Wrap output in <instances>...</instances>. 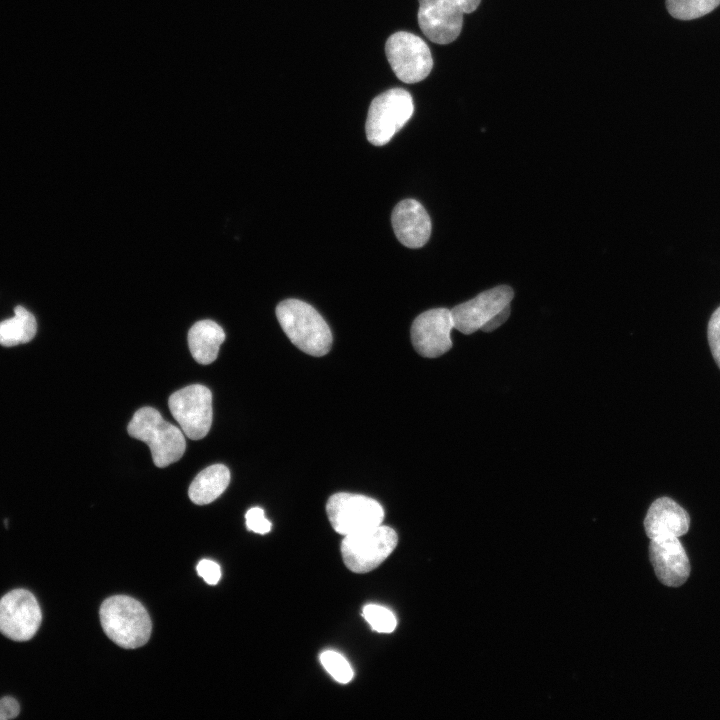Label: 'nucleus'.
I'll return each mask as SVG.
<instances>
[{"label":"nucleus","instance_id":"f257e3e1","mask_svg":"<svg viewBox=\"0 0 720 720\" xmlns=\"http://www.w3.org/2000/svg\"><path fill=\"white\" fill-rule=\"evenodd\" d=\"M278 322L289 340L302 352L321 357L332 346L331 330L310 304L299 299H286L276 307Z\"/></svg>","mask_w":720,"mask_h":720},{"label":"nucleus","instance_id":"f03ea898","mask_svg":"<svg viewBox=\"0 0 720 720\" xmlns=\"http://www.w3.org/2000/svg\"><path fill=\"white\" fill-rule=\"evenodd\" d=\"M99 616L105 634L122 648H138L150 638V616L134 598L126 595L107 598L100 606Z\"/></svg>","mask_w":720,"mask_h":720},{"label":"nucleus","instance_id":"7ed1b4c3","mask_svg":"<svg viewBox=\"0 0 720 720\" xmlns=\"http://www.w3.org/2000/svg\"><path fill=\"white\" fill-rule=\"evenodd\" d=\"M128 434L144 443L151 451L154 464L159 468L178 461L185 452L183 431L165 421L152 407L138 409L127 427Z\"/></svg>","mask_w":720,"mask_h":720},{"label":"nucleus","instance_id":"20e7f679","mask_svg":"<svg viewBox=\"0 0 720 720\" xmlns=\"http://www.w3.org/2000/svg\"><path fill=\"white\" fill-rule=\"evenodd\" d=\"M513 297L514 292L507 285L481 292L451 310L454 328L466 335L477 330H495L508 319Z\"/></svg>","mask_w":720,"mask_h":720},{"label":"nucleus","instance_id":"39448f33","mask_svg":"<svg viewBox=\"0 0 720 720\" xmlns=\"http://www.w3.org/2000/svg\"><path fill=\"white\" fill-rule=\"evenodd\" d=\"M413 112V99L407 90L392 88L379 94L368 109L365 125L367 140L375 146L387 144Z\"/></svg>","mask_w":720,"mask_h":720},{"label":"nucleus","instance_id":"423d86ee","mask_svg":"<svg viewBox=\"0 0 720 720\" xmlns=\"http://www.w3.org/2000/svg\"><path fill=\"white\" fill-rule=\"evenodd\" d=\"M417 20L432 42L445 45L460 35L464 14L474 12L481 0H418Z\"/></svg>","mask_w":720,"mask_h":720},{"label":"nucleus","instance_id":"0eeeda50","mask_svg":"<svg viewBox=\"0 0 720 720\" xmlns=\"http://www.w3.org/2000/svg\"><path fill=\"white\" fill-rule=\"evenodd\" d=\"M398 542L396 532L388 526H376L344 536L341 554L347 568L366 573L377 568L394 551Z\"/></svg>","mask_w":720,"mask_h":720},{"label":"nucleus","instance_id":"6e6552de","mask_svg":"<svg viewBox=\"0 0 720 720\" xmlns=\"http://www.w3.org/2000/svg\"><path fill=\"white\" fill-rule=\"evenodd\" d=\"M326 512L333 529L343 536L379 526L384 519V510L375 499L346 492L333 494Z\"/></svg>","mask_w":720,"mask_h":720},{"label":"nucleus","instance_id":"1a4fd4ad","mask_svg":"<svg viewBox=\"0 0 720 720\" xmlns=\"http://www.w3.org/2000/svg\"><path fill=\"white\" fill-rule=\"evenodd\" d=\"M385 53L391 69L404 83L413 84L424 80L433 68L428 45L410 32L393 33L385 43Z\"/></svg>","mask_w":720,"mask_h":720},{"label":"nucleus","instance_id":"9d476101","mask_svg":"<svg viewBox=\"0 0 720 720\" xmlns=\"http://www.w3.org/2000/svg\"><path fill=\"white\" fill-rule=\"evenodd\" d=\"M168 405L183 433L192 440L204 438L212 424V394L204 385L186 386L169 397Z\"/></svg>","mask_w":720,"mask_h":720},{"label":"nucleus","instance_id":"9b49d317","mask_svg":"<svg viewBox=\"0 0 720 720\" xmlns=\"http://www.w3.org/2000/svg\"><path fill=\"white\" fill-rule=\"evenodd\" d=\"M42 613L35 596L15 589L0 599V632L14 641L30 640L40 627Z\"/></svg>","mask_w":720,"mask_h":720},{"label":"nucleus","instance_id":"f8f14e48","mask_svg":"<svg viewBox=\"0 0 720 720\" xmlns=\"http://www.w3.org/2000/svg\"><path fill=\"white\" fill-rule=\"evenodd\" d=\"M454 323L451 310L434 308L421 313L411 326V341L418 354L436 358L452 347L451 330Z\"/></svg>","mask_w":720,"mask_h":720},{"label":"nucleus","instance_id":"ddd939ff","mask_svg":"<svg viewBox=\"0 0 720 720\" xmlns=\"http://www.w3.org/2000/svg\"><path fill=\"white\" fill-rule=\"evenodd\" d=\"M649 557L657 578L664 585L678 587L687 580L690 564L678 537L651 539Z\"/></svg>","mask_w":720,"mask_h":720},{"label":"nucleus","instance_id":"4468645a","mask_svg":"<svg viewBox=\"0 0 720 720\" xmlns=\"http://www.w3.org/2000/svg\"><path fill=\"white\" fill-rule=\"evenodd\" d=\"M391 222L401 244L420 248L431 235V220L423 205L414 199L400 201L393 209Z\"/></svg>","mask_w":720,"mask_h":720},{"label":"nucleus","instance_id":"2eb2a0df","mask_svg":"<svg viewBox=\"0 0 720 720\" xmlns=\"http://www.w3.org/2000/svg\"><path fill=\"white\" fill-rule=\"evenodd\" d=\"M690 517L687 511L669 497L656 499L644 519L648 538L680 537L688 532Z\"/></svg>","mask_w":720,"mask_h":720},{"label":"nucleus","instance_id":"dca6fc26","mask_svg":"<svg viewBox=\"0 0 720 720\" xmlns=\"http://www.w3.org/2000/svg\"><path fill=\"white\" fill-rule=\"evenodd\" d=\"M188 346L193 358L207 365L216 360L225 333L220 325L212 320L196 322L188 332Z\"/></svg>","mask_w":720,"mask_h":720},{"label":"nucleus","instance_id":"f3484780","mask_svg":"<svg viewBox=\"0 0 720 720\" xmlns=\"http://www.w3.org/2000/svg\"><path fill=\"white\" fill-rule=\"evenodd\" d=\"M229 482V469L223 464H213L194 478L188 489L189 498L197 505L209 504L226 490Z\"/></svg>","mask_w":720,"mask_h":720},{"label":"nucleus","instance_id":"a211bd4d","mask_svg":"<svg viewBox=\"0 0 720 720\" xmlns=\"http://www.w3.org/2000/svg\"><path fill=\"white\" fill-rule=\"evenodd\" d=\"M37 331V323L33 314L18 305L14 308V316L0 322V344L11 347L32 340Z\"/></svg>","mask_w":720,"mask_h":720},{"label":"nucleus","instance_id":"6ab92c4d","mask_svg":"<svg viewBox=\"0 0 720 720\" xmlns=\"http://www.w3.org/2000/svg\"><path fill=\"white\" fill-rule=\"evenodd\" d=\"M720 5V0H666L670 15L680 20L704 16Z\"/></svg>","mask_w":720,"mask_h":720},{"label":"nucleus","instance_id":"aec40b11","mask_svg":"<svg viewBox=\"0 0 720 720\" xmlns=\"http://www.w3.org/2000/svg\"><path fill=\"white\" fill-rule=\"evenodd\" d=\"M320 661L325 670L339 683L346 684L353 678V669L340 653L327 650L321 653Z\"/></svg>","mask_w":720,"mask_h":720},{"label":"nucleus","instance_id":"412c9836","mask_svg":"<svg viewBox=\"0 0 720 720\" xmlns=\"http://www.w3.org/2000/svg\"><path fill=\"white\" fill-rule=\"evenodd\" d=\"M362 615L371 628L379 633H391L397 625L394 614L387 608L368 604L363 608Z\"/></svg>","mask_w":720,"mask_h":720},{"label":"nucleus","instance_id":"4be33fe9","mask_svg":"<svg viewBox=\"0 0 720 720\" xmlns=\"http://www.w3.org/2000/svg\"><path fill=\"white\" fill-rule=\"evenodd\" d=\"M707 337L712 356L720 368V306L710 317L707 328Z\"/></svg>","mask_w":720,"mask_h":720},{"label":"nucleus","instance_id":"5701e85b","mask_svg":"<svg viewBox=\"0 0 720 720\" xmlns=\"http://www.w3.org/2000/svg\"><path fill=\"white\" fill-rule=\"evenodd\" d=\"M247 528L258 534H266L271 530V522L265 517L264 510L259 507L249 509L245 515Z\"/></svg>","mask_w":720,"mask_h":720},{"label":"nucleus","instance_id":"b1692460","mask_svg":"<svg viewBox=\"0 0 720 720\" xmlns=\"http://www.w3.org/2000/svg\"><path fill=\"white\" fill-rule=\"evenodd\" d=\"M197 572L206 583L209 585H215L218 583L221 577L220 566L209 559L201 560L197 565Z\"/></svg>","mask_w":720,"mask_h":720},{"label":"nucleus","instance_id":"393cba45","mask_svg":"<svg viewBox=\"0 0 720 720\" xmlns=\"http://www.w3.org/2000/svg\"><path fill=\"white\" fill-rule=\"evenodd\" d=\"M19 712L20 706L14 698L6 696L0 699V720L13 719Z\"/></svg>","mask_w":720,"mask_h":720}]
</instances>
